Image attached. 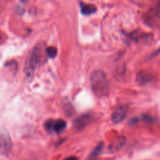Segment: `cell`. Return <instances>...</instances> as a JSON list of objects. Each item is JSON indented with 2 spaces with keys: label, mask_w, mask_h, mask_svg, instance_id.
Masks as SVG:
<instances>
[{
  "label": "cell",
  "mask_w": 160,
  "mask_h": 160,
  "mask_svg": "<svg viewBox=\"0 0 160 160\" xmlns=\"http://www.w3.org/2000/svg\"><path fill=\"white\" fill-rule=\"evenodd\" d=\"M91 85L94 93L99 97L109 93V83L106 74L102 70H95L91 76Z\"/></svg>",
  "instance_id": "obj_1"
},
{
  "label": "cell",
  "mask_w": 160,
  "mask_h": 160,
  "mask_svg": "<svg viewBox=\"0 0 160 160\" xmlns=\"http://www.w3.org/2000/svg\"><path fill=\"white\" fill-rule=\"evenodd\" d=\"M97 9L95 5L92 4H82L81 6V12L84 15H91L96 12Z\"/></svg>",
  "instance_id": "obj_9"
},
{
  "label": "cell",
  "mask_w": 160,
  "mask_h": 160,
  "mask_svg": "<svg viewBox=\"0 0 160 160\" xmlns=\"http://www.w3.org/2000/svg\"><path fill=\"white\" fill-rule=\"evenodd\" d=\"M21 1H24V0H21Z\"/></svg>",
  "instance_id": "obj_14"
},
{
  "label": "cell",
  "mask_w": 160,
  "mask_h": 160,
  "mask_svg": "<svg viewBox=\"0 0 160 160\" xmlns=\"http://www.w3.org/2000/svg\"><path fill=\"white\" fill-rule=\"evenodd\" d=\"M46 54L49 58H55L57 55V48L53 46L48 47L46 48Z\"/></svg>",
  "instance_id": "obj_12"
},
{
  "label": "cell",
  "mask_w": 160,
  "mask_h": 160,
  "mask_svg": "<svg viewBox=\"0 0 160 160\" xmlns=\"http://www.w3.org/2000/svg\"><path fill=\"white\" fill-rule=\"evenodd\" d=\"M103 146H104V145H103L102 142H101V143L98 144V145H97L95 148H94V150L92 151V152L91 153L90 159H95V158L98 157V156L100 155V153L102 152V151Z\"/></svg>",
  "instance_id": "obj_10"
},
{
  "label": "cell",
  "mask_w": 160,
  "mask_h": 160,
  "mask_svg": "<svg viewBox=\"0 0 160 160\" xmlns=\"http://www.w3.org/2000/svg\"><path fill=\"white\" fill-rule=\"evenodd\" d=\"M39 61V49L35 48L32 50L31 54L27 59L24 66V73L28 80H31L33 78L38 63Z\"/></svg>",
  "instance_id": "obj_2"
},
{
  "label": "cell",
  "mask_w": 160,
  "mask_h": 160,
  "mask_svg": "<svg viewBox=\"0 0 160 160\" xmlns=\"http://www.w3.org/2000/svg\"><path fill=\"white\" fill-rule=\"evenodd\" d=\"M152 75L146 72H140L137 74V81L140 84H146L152 81Z\"/></svg>",
  "instance_id": "obj_6"
},
{
  "label": "cell",
  "mask_w": 160,
  "mask_h": 160,
  "mask_svg": "<svg viewBox=\"0 0 160 160\" xmlns=\"http://www.w3.org/2000/svg\"><path fill=\"white\" fill-rule=\"evenodd\" d=\"M1 155L8 156L12 149V141L10 136L6 131H2L1 134Z\"/></svg>",
  "instance_id": "obj_4"
},
{
  "label": "cell",
  "mask_w": 160,
  "mask_h": 160,
  "mask_svg": "<svg viewBox=\"0 0 160 160\" xmlns=\"http://www.w3.org/2000/svg\"><path fill=\"white\" fill-rule=\"evenodd\" d=\"M90 119H91V117L88 115L82 116V117H79V118L74 122L75 127L79 130L82 129V128H84V127L88 124V123Z\"/></svg>",
  "instance_id": "obj_8"
},
{
  "label": "cell",
  "mask_w": 160,
  "mask_h": 160,
  "mask_svg": "<svg viewBox=\"0 0 160 160\" xmlns=\"http://www.w3.org/2000/svg\"><path fill=\"white\" fill-rule=\"evenodd\" d=\"M123 145H124V139H123V138H119L118 140H117V142L112 144L111 149H112V151H117V150L120 149Z\"/></svg>",
  "instance_id": "obj_11"
},
{
  "label": "cell",
  "mask_w": 160,
  "mask_h": 160,
  "mask_svg": "<svg viewBox=\"0 0 160 160\" xmlns=\"http://www.w3.org/2000/svg\"><path fill=\"white\" fill-rule=\"evenodd\" d=\"M128 114V107L125 106H118L112 114V121L114 123H119L123 121Z\"/></svg>",
  "instance_id": "obj_5"
},
{
  "label": "cell",
  "mask_w": 160,
  "mask_h": 160,
  "mask_svg": "<svg viewBox=\"0 0 160 160\" xmlns=\"http://www.w3.org/2000/svg\"><path fill=\"white\" fill-rule=\"evenodd\" d=\"M132 38L134 40H135L138 42H142V43H148L150 42L152 39V35L148 34H138V32H135L133 34Z\"/></svg>",
  "instance_id": "obj_7"
},
{
  "label": "cell",
  "mask_w": 160,
  "mask_h": 160,
  "mask_svg": "<svg viewBox=\"0 0 160 160\" xmlns=\"http://www.w3.org/2000/svg\"><path fill=\"white\" fill-rule=\"evenodd\" d=\"M67 128V122L64 120H48L45 123V128L48 132L60 134Z\"/></svg>",
  "instance_id": "obj_3"
},
{
  "label": "cell",
  "mask_w": 160,
  "mask_h": 160,
  "mask_svg": "<svg viewBox=\"0 0 160 160\" xmlns=\"http://www.w3.org/2000/svg\"><path fill=\"white\" fill-rule=\"evenodd\" d=\"M63 160H78V158L75 157V156H70V157L66 158V159Z\"/></svg>",
  "instance_id": "obj_13"
}]
</instances>
